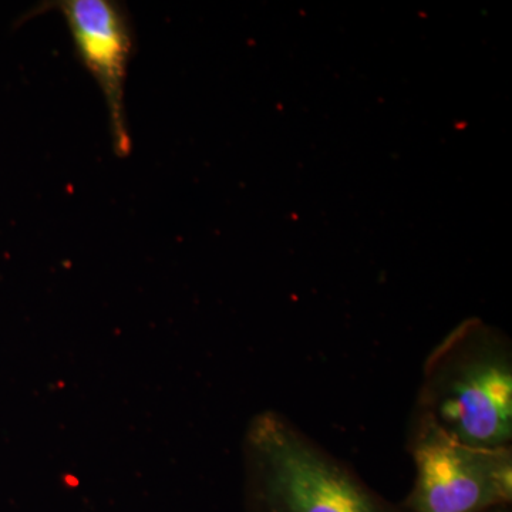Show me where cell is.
Listing matches in <instances>:
<instances>
[{
	"mask_svg": "<svg viewBox=\"0 0 512 512\" xmlns=\"http://www.w3.org/2000/svg\"><path fill=\"white\" fill-rule=\"evenodd\" d=\"M420 406L461 443L510 447L512 357L505 340L474 322L454 330L427 359Z\"/></svg>",
	"mask_w": 512,
	"mask_h": 512,
	"instance_id": "1",
	"label": "cell"
},
{
	"mask_svg": "<svg viewBox=\"0 0 512 512\" xmlns=\"http://www.w3.org/2000/svg\"><path fill=\"white\" fill-rule=\"evenodd\" d=\"M248 451L249 512H402L278 414L256 417Z\"/></svg>",
	"mask_w": 512,
	"mask_h": 512,
	"instance_id": "2",
	"label": "cell"
},
{
	"mask_svg": "<svg viewBox=\"0 0 512 512\" xmlns=\"http://www.w3.org/2000/svg\"><path fill=\"white\" fill-rule=\"evenodd\" d=\"M416 480L407 512H488L510 507L511 447L468 446L421 414L413 441Z\"/></svg>",
	"mask_w": 512,
	"mask_h": 512,
	"instance_id": "3",
	"label": "cell"
},
{
	"mask_svg": "<svg viewBox=\"0 0 512 512\" xmlns=\"http://www.w3.org/2000/svg\"><path fill=\"white\" fill-rule=\"evenodd\" d=\"M46 8L63 16L80 62L103 93L114 151L119 157L130 156L124 97L134 35L126 8L114 0H60Z\"/></svg>",
	"mask_w": 512,
	"mask_h": 512,
	"instance_id": "4",
	"label": "cell"
},
{
	"mask_svg": "<svg viewBox=\"0 0 512 512\" xmlns=\"http://www.w3.org/2000/svg\"><path fill=\"white\" fill-rule=\"evenodd\" d=\"M488 512H511L510 507H501V508H495L493 511Z\"/></svg>",
	"mask_w": 512,
	"mask_h": 512,
	"instance_id": "5",
	"label": "cell"
}]
</instances>
